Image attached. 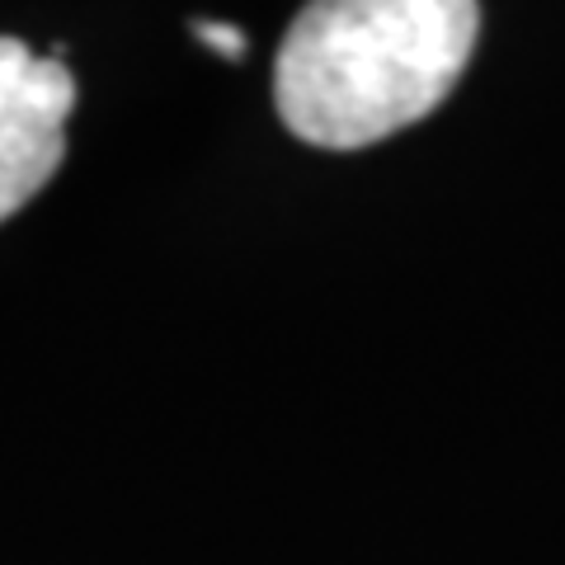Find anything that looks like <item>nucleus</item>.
<instances>
[{"label": "nucleus", "mask_w": 565, "mask_h": 565, "mask_svg": "<svg viewBox=\"0 0 565 565\" xmlns=\"http://www.w3.org/2000/svg\"><path fill=\"white\" fill-rule=\"evenodd\" d=\"M481 33L476 0H316L274 62V104L292 137L359 151L429 118Z\"/></svg>", "instance_id": "1"}, {"label": "nucleus", "mask_w": 565, "mask_h": 565, "mask_svg": "<svg viewBox=\"0 0 565 565\" xmlns=\"http://www.w3.org/2000/svg\"><path fill=\"white\" fill-rule=\"evenodd\" d=\"M193 39H203L212 52H222L226 62H241L245 57V33L226 20H193Z\"/></svg>", "instance_id": "3"}, {"label": "nucleus", "mask_w": 565, "mask_h": 565, "mask_svg": "<svg viewBox=\"0 0 565 565\" xmlns=\"http://www.w3.org/2000/svg\"><path fill=\"white\" fill-rule=\"evenodd\" d=\"M76 76L62 57H39L0 33V222L14 217L66 156Z\"/></svg>", "instance_id": "2"}]
</instances>
